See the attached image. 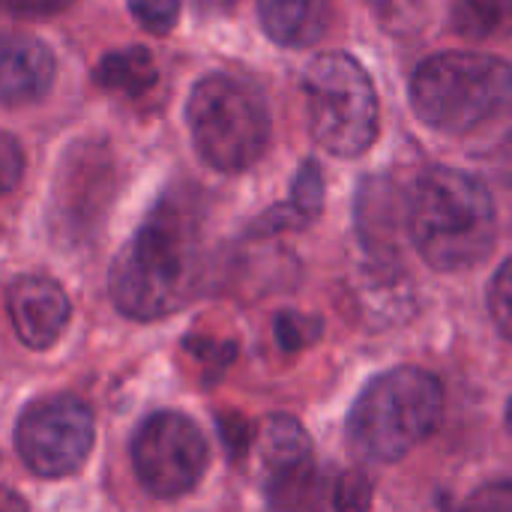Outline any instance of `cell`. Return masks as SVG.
Wrapping results in <instances>:
<instances>
[{
    "mask_svg": "<svg viewBox=\"0 0 512 512\" xmlns=\"http://www.w3.org/2000/svg\"><path fill=\"white\" fill-rule=\"evenodd\" d=\"M204 285L201 219L189 198L165 195L111 267V300L135 321L189 306Z\"/></svg>",
    "mask_w": 512,
    "mask_h": 512,
    "instance_id": "6da1fadb",
    "label": "cell"
},
{
    "mask_svg": "<svg viewBox=\"0 0 512 512\" xmlns=\"http://www.w3.org/2000/svg\"><path fill=\"white\" fill-rule=\"evenodd\" d=\"M498 213L483 180L459 168H429L408 198V234L441 273L477 267L495 246Z\"/></svg>",
    "mask_w": 512,
    "mask_h": 512,
    "instance_id": "7a4b0ae2",
    "label": "cell"
},
{
    "mask_svg": "<svg viewBox=\"0 0 512 512\" xmlns=\"http://www.w3.org/2000/svg\"><path fill=\"white\" fill-rule=\"evenodd\" d=\"M512 105V66L486 51H441L411 75L414 114L447 135H468Z\"/></svg>",
    "mask_w": 512,
    "mask_h": 512,
    "instance_id": "3957f363",
    "label": "cell"
},
{
    "mask_svg": "<svg viewBox=\"0 0 512 512\" xmlns=\"http://www.w3.org/2000/svg\"><path fill=\"white\" fill-rule=\"evenodd\" d=\"M444 417L441 381L417 366L390 369L357 396L348 414V435L360 456L399 462L420 447Z\"/></svg>",
    "mask_w": 512,
    "mask_h": 512,
    "instance_id": "277c9868",
    "label": "cell"
},
{
    "mask_svg": "<svg viewBox=\"0 0 512 512\" xmlns=\"http://www.w3.org/2000/svg\"><path fill=\"white\" fill-rule=\"evenodd\" d=\"M186 120L198 156L225 174L252 168L270 144V108L264 93L231 72L204 75L192 87Z\"/></svg>",
    "mask_w": 512,
    "mask_h": 512,
    "instance_id": "5b68a950",
    "label": "cell"
},
{
    "mask_svg": "<svg viewBox=\"0 0 512 512\" xmlns=\"http://www.w3.org/2000/svg\"><path fill=\"white\" fill-rule=\"evenodd\" d=\"M303 93L309 129L327 153L357 159L378 141V93L351 54L327 51L315 57L303 75Z\"/></svg>",
    "mask_w": 512,
    "mask_h": 512,
    "instance_id": "8992f818",
    "label": "cell"
},
{
    "mask_svg": "<svg viewBox=\"0 0 512 512\" xmlns=\"http://www.w3.org/2000/svg\"><path fill=\"white\" fill-rule=\"evenodd\" d=\"M96 441L90 408L75 396H45L24 408L15 426V450L21 462L45 480L75 474Z\"/></svg>",
    "mask_w": 512,
    "mask_h": 512,
    "instance_id": "52a82bcc",
    "label": "cell"
},
{
    "mask_svg": "<svg viewBox=\"0 0 512 512\" xmlns=\"http://www.w3.org/2000/svg\"><path fill=\"white\" fill-rule=\"evenodd\" d=\"M207 441L198 426L174 411L147 417L132 441V462L141 486L156 498H180L207 471Z\"/></svg>",
    "mask_w": 512,
    "mask_h": 512,
    "instance_id": "ba28073f",
    "label": "cell"
},
{
    "mask_svg": "<svg viewBox=\"0 0 512 512\" xmlns=\"http://www.w3.org/2000/svg\"><path fill=\"white\" fill-rule=\"evenodd\" d=\"M6 309L18 339L33 348H51L69 324L72 306L66 291L45 276H24L6 294Z\"/></svg>",
    "mask_w": 512,
    "mask_h": 512,
    "instance_id": "9c48e42d",
    "label": "cell"
},
{
    "mask_svg": "<svg viewBox=\"0 0 512 512\" xmlns=\"http://www.w3.org/2000/svg\"><path fill=\"white\" fill-rule=\"evenodd\" d=\"M54 84V54L33 36L0 33V105H33Z\"/></svg>",
    "mask_w": 512,
    "mask_h": 512,
    "instance_id": "30bf717a",
    "label": "cell"
},
{
    "mask_svg": "<svg viewBox=\"0 0 512 512\" xmlns=\"http://www.w3.org/2000/svg\"><path fill=\"white\" fill-rule=\"evenodd\" d=\"M264 33L285 48H306L327 30V0H258Z\"/></svg>",
    "mask_w": 512,
    "mask_h": 512,
    "instance_id": "8fae6325",
    "label": "cell"
},
{
    "mask_svg": "<svg viewBox=\"0 0 512 512\" xmlns=\"http://www.w3.org/2000/svg\"><path fill=\"white\" fill-rule=\"evenodd\" d=\"M264 498L270 512H324V477L315 468V459L297 462L291 468L261 477Z\"/></svg>",
    "mask_w": 512,
    "mask_h": 512,
    "instance_id": "7c38bea8",
    "label": "cell"
},
{
    "mask_svg": "<svg viewBox=\"0 0 512 512\" xmlns=\"http://www.w3.org/2000/svg\"><path fill=\"white\" fill-rule=\"evenodd\" d=\"M252 447H255L261 477L312 459V441H309L306 429L288 414L267 417L264 426L258 429V435L252 438Z\"/></svg>",
    "mask_w": 512,
    "mask_h": 512,
    "instance_id": "4fadbf2b",
    "label": "cell"
},
{
    "mask_svg": "<svg viewBox=\"0 0 512 512\" xmlns=\"http://www.w3.org/2000/svg\"><path fill=\"white\" fill-rule=\"evenodd\" d=\"M324 210V174L318 168V162H303L297 177H294V189H291V201L282 207H273L261 222H258V234H270V231H282V228H303L312 219H318V213Z\"/></svg>",
    "mask_w": 512,
    "mask_h": 512,
    "instance_id": "5bb4252c",
    "label": "cell"
},
{
    "mask_svg": "<svg viewBox=\"0 0 512 512\" xmlns=\"http://www.w3.org/2000/svg\"><path fill=\"white\" fill-rule=\"evenodd\" d=\"M159 72L153 63V54L141 45H129L120 51L105 54L96 69H93V81L102 90L111 93H123V96H141L156 84Z\"/></svg>",
    "mask_w": 512,
    "mask_h": 512,
    "instance_id": "9a60e30c",
    "label": "cell"
},
{
    "mask_svg": "<svg viewBox=\"0 0 512 512\" xmlns=\"http://www.w3.org/2000/svg\"><path fill=\"white\" fill-rule=\"evenodd\" d=\"M450 18L465 39H512V0H453Z\"/></svg>",
    "mask_w": 512,
    "mask_h": 512,
    "instance_id": "2e32d148",
    "label": "cell"
},
{
    "mask_svg": "<svg viewBox=\"0 0 512 512\" xmlns=\"http://www.w3.org/2000/svg\"><path fill=\"white\" fill-rule=\"evenodd\" d=\"M273 330H276V342L285 351H303L321 339L324 321L315 315H303V312H279Z\"/></svg>",
    "mask_w": 512,
    "mask_h": 512,
    "instance_id": "e0dca14e",
    "label": "cell"
},
{
    "mask_svg": "<svg viewBox=\"0 0 512 512\" xmlns=\"http://www.w3.org/2000/svg\"><path fill=\"white\" fill-rule=\"evenodd\" d=\"M375 501L372 483L363 471H345L333 486V507L336 512H369Z\"/></svg>",
    "mask_w": 512,
    "mask_h": 512,
    "instance_id": "ac0fdd59",
    "label": "cell"
},
{
    "mask_svg": "<svg viewBox=\"0 0 512 512\" xmlns=\"http://www.w3.org/2000/svg\"><path fill=\"white\" fill-rule=\"evenodd\" d=\"M132 18L156 36H165L180 18V0H129Z\"/></svg>",
    "mask_w": 512,
    "mask_h": 512,
    "instance_id": "d6986e66",
    "label": "cell"
},
{
    "mask_svg": "<svg viewBox=\"0 0 512 512\" xmlns=\"http://www.w3.org/2000/svg\"><path fill=\"white\" fill-rule=\"evenodd\" d=\"M489 312L501 336L512 342V258L501 264V270L489 285Z\"/></svg>",
    "mask_w": 512,
    "mask_h": 512,
    "instance_id": "ffe728a7",
    "label": "cell"
},
{
    "mask_svg": "<svg viewBox=\"0 0 512 512\" xmlns=\"http://www.w3.org/2000/svg\"><path fill=\"white\" fill-rule=\"evenodd\" d=\"M21 174H24V153L12 135L0 132V195L12 192Z\"/></svg>",
    "mask_w": 512,
    "mask_h": 512,
    "instance_id": "44dd1931",
    "label": "cell"
},
{
    "mask_svg": "<svg viewBox=\"0 0 512 512\" xmlns=\"http://www.w3.org/2000/svg\"><path fill=\"white\" fill-rule=\"evenodd\" d=\"M462 512H512V483H489L477 489Z\"/></svg>",
    "mask_w": 512,
    "mask_h": 512,
    "instance_id": "7402d4cb",
    "label": "cell"
},
{
    "mask_svg": "<svg viewBox=\"0 0 512 512\" xmlns=\"http://www.w3.org/2000/svg\"><path fill=\"white\" fill-rule=\"evenodd\" d=\"M219 429H222V438H225V447H228L231 459L234 462L243 459L246 450L252 447V432H249L246 420L237 417V414H225V417H219Z\"/></svg>",
    "mask_w": 512,
    "mask_h": 512,
    "instance_id": "603a6c76",
    "label": "cell"
},
{
    "mask_svg": "<svg viewBox=\"0 0 512 512\" xmlns=\"http://www.w3.org/2000/svg\"><path fill=\"white\" fill-rule=\"evenodd\" d=\"M375 15L390 24V27H405V24H414V15H417V0H366Z\"/></svg>",
    "mask_w": 512,
    "mask_h": 512,
    "instance_id": "cb8c5ba5",
    "label": "cell"
},
{
    "mask_svg": "<svg viewBox=\"0 0 512 512\" xmlns=\"http://www.w3.org/2000/svg\"><path fill=\"white\" fill-rule=\"evenodd\" d=\"M72 3L75 0H0V9L12 15H24V18H45V15H57L69 9Z\"/></svg>",
    "mask_w": 512,
    "mask_h": 512,
    "instance_id": "d4e9b609",
    "label": "cell"
},
{
    "mask_svg": "<svg viewBox=\"0 0 512 512\" xmlns=\"http://www.w3.org/2000/svg\"><path fill=\"white\" fill-rule=\"evenodd\" d=\"M186 348L195 357H201L207 366H228L234 360V345L231 342H213V339L192 336V339H186Z\"/></svg>",
    "mask_w": 512,
    "mask_h": 512,
    "instance_id": "484cf974",
    "label": "cell"
},
{
    "mask_svg": "<svg viewBox=\"0 0 512 512\" xmlns=\"http://www.w3.org/2000/svg\"><path fill=\"white\" fill-rule=\"evenodd\" d=\"M0 512H27V504L21 495H15L12 489L0 486Z\"/></svg>",
    "mask_w": 512,
    "mask_h": 512,
    "instance_id": "4316f807",
    "label": "cell"
},
{
    "mask_svg": "<svg viewBox=\"0 0 512 512\" xmlns=\"http://www.w3.org/2000/svg\"><path fill=\"white\" fill-rule=\"evenodd\" d=\"M507 420H510V429H512V402H510V411H507Z\"/></svg>",
    "mask_w": 512,
    "mask_h": 512,
    "instance_id": "83f0119b",
    "label": "cell"
}]
</instances>
